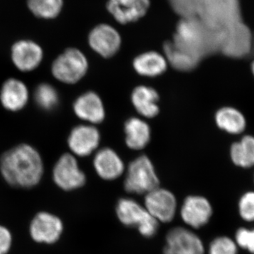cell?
<instances>
[{
	"label": "cell",
	"instance_id": "18",
	"mask_svg": "<svg viewBox=\"0 0 254 254\" xmlns=\"http://www.w3.org/2000/svg\"><path fill=\"white\" fill-rule=\"evenodd\" d=\"M73 109L78 118L93 125L101 123L105 118L103 101L95 92H86L78 96L73 103Z\"/></svg>",
	"mask_w": 254,
	"mask_h": 254
},
{
	"label": "cell",
	"instance_id": "27",
	"mask_svg": "<svg viewBox=\"0 0 254 254\" xmlns=\"http://www.w3.org/2000/svg\"><path fill=\"white\" fill-rule=\"evenodd\" d=\"M34 100L42 110L51 111L58 106L60 95L54 86L50 83H40L34 91Z\"/></svg>",
	"mask_w": 254,
	"mask_h": 254
},
{
	"label": "cell",
	"instance_id": "1",
	"mask_svg": "<svg viewBox=\"0 0 254 254\" xmlns=\"http://www.w3.org/2000/svg\"><path fill=\"white\" fill-rule=\"evenodd\" d=\"M0 171L11 186L28 189L41 182L44 166L36 148L27 143H21L1 155Z\"/></svg>",
	"mask_w": 254,
	"mask_h": 254
},
{
	"label": "cell",
	"instance_id": "7",
	"mask_svg": "<svg viewBox=\"0 0 254 254\" xmlns=\"http://www.w3.org/2000/svg\"><path fill=\"white\" fill-rule=\"evenodd\" d=\"M254 38L251 30L242 21L224 30L220 52L232 58H242L253 50Z\"/></svg>",
	"mask_w": 254,
	"mask_h": 254
},
{
	"label": "cell",
	"instance_id": "23",
	"mask_svg": "<svg viewBox=\"0 0 254 254\" xmlns=\"http://www.w3.org/2000/svg\"><path fill=\"white\" fill-rule=\"evenodd\" d=\"M215 123L219 128L232 134L242 133L246 127L244 115L239 110L230 107L221 108L217 112Z\"/></svg>",
	"mask_w": 254,
	"mask_h": 254
},
{
	"label": "cell",
	"instance_id": "13",
	"mask_svg": "<svg viewBox=\"0 0 254 254\" xmlns=\"http://www.w3.org/2000/svg\"><path fill=\"white\" fill-rule=\"evenodd\" d=\"M43 50L40 45L30 40L16 42L11 48V58L16 68L23 72L36 69L43 61Z\"/></svg>",
	"mask_w": 254,
	"mask_h": 254
},
{
	"label": "cell",
	"instance_id": "24",
	"mask_svg": "<svg viewBox=\"0 0 254 254\" xmlns=\"http://www.w3.org/2000/svg\"><path fill=\"white\" fill-rule=\"evenodd\" d=\"M230 155L233 163L242 168L254 165V137L246 136L232 145Z\"/></svg>",
	"mask_w": 254,
	"mask_h": 254
},
{
	"label": "cell",
	"instance_id": "22",
	"mask_svg": "<svg viewBox=\"0 0 254 254\" xmlns=\"http://www.w3.org/2000/svg\"><path fill=\"white\" fill-rule=\"evenodd\" d=\"M167 60L157 52L150 51L137 56L133 66L138 74L147 77H155L166 71Z\"/></svg>",
	"mask_w": 254,
	"mask_h": 254
},
{
	"label": "cell",
	"instance_id": "10",
	"mask_svg": "<svg viewBox=\"0 0 254 254\" xmlns=\"http://www.w3.org/2000/svg\"><path fill=\"white\" fill-rule=\"evenodd\" d=\"M204 246L199 237L184 227L168 232L164 254H204Z\"/></svg>",
	"mask_w": 254,
	"mask_h": 254
},
{
	"label": "cell",
	"instance_id": "11",
	"mask_svg": "<svg viewBox=\"0 0 254 254\" xmlns=\"http://www.w3.org/2000/svg\"><path fill=\"white\" fill-rule=\"evenodd\" d=\"M88 43L95 53L103 58H109L118 53L122 38L120 33L113 26L101 23L90 32Z\"/></svg>",
	"mask_w": 254,
	"mask_h": 254
},
{
	"label": "cell",
	"instance_id": "16",
	"mask_svg": "<svg viewBox=\"0 0 254 254\" xmlns=\"http://www.w3.org/2000/svg\"><path fill=\"white\" fill-rule=\"evenodd\" d=\"M100 141L98 128L91 125H78L70 132L67 143L73 154L86 157L96 150Z\"/></svg>",
	"mask_w": 254,
	"mask_h": 254
},
{
	"label": "cell",
	"instance_id": "32",
	"mask_svg": "<svg viewBox=\"0 0 254 254\" xmlns=\"http://www.w3.org/2000/svg\"><path fill=\"white\" fill-rule=\"evenodd\" d=\"M12 237L6 227L0 225V254H6L11 248Z\"/></svg>",
	"mask_w": 254,
	"mask_h": 254
},
{
	"label": "cell",
	"instance_id": "2",
	"mask_svg": "<svg viewBox=\"0 0 254 254\" xmlns=\"http://www.w3.org/2000/svg\"><path fill=\"white\" fill-rule=\"evenodd\" d=\"M224 30L213 29L198 16L182 18L177 24L173 41L179 49L200 61L220 51Z\"/></svg>",
	"mask_w": 254,
	"mask_h": 254
},
{
	"label": "cell",
	"instance_id": "17",
	"mask_svg": "<svg viewBox=\"0 0 254 254\" xmlns=\"http://www.w3.org/2000/svg\"><path fill=\"white\" fill-rule=\"evenodd\" d=\"M29 99L28 87L18 78L6 80L0 89V103L5 110L18 112L23 110Z\"/></svg>",
	"mask_w": 254,
	"mask_h": 254
},
{
	"label": "cell",
	"instance_id": "20",
	"mask_svg": "<svg viewBox=\"0 0 254 254\" xmlns=\"http://www.w3.org/2000/svg\"><path fill=\"white\" fill-rule=\"evenodd\" d=\"M131 102L135 109L142 116L154 118L159 113V95L154 88L138 86L131 93Z\"/></svg>",
	"mask_w": 254,
	"mask_h": 254
},
{
	"label": "cell",
	"instance_id": "5",
	"mask_svg": "<svg viewBox=\"0 0 254 254\" xmlns=\"http://www.w3.org/2000/svg\"><path fill=\"white\" fill-rule=\"evenodd\" d=\"M160 185L154 166L149 158L141 155L128 165L125 189L128 193L147 194Z\"/></svg>",
	"mask_w": 254,
	"mask_h": 254
},
{
	"label": "cell",
	"instance_id": "6",
	"mask_svg": "<svg viewBox=\"0 0 254 254\" xmlns=\"http://www.w3.org/2000/svg\"><path fill=\"white\" fill-rule=\"evenodd\" d=\"M88 68L86 57L76 48H68L53 62L51 71L58 81L74 84L83 78Z\"/></svg>",
	"mask_w": 254,
	"mask_h": 254
},
{
	"label": "cell",
	"instance_id": "14",
	"mask_svg": "<svg viewBox=\"0 0 254 254\" xmlns=\"http://www.w3.org/2000/svg\"><path fill=\"white\" fill-rule=\"evenodd\" d=\"M150 0H108L107 9L121 24L136 22L148 12Z\"/></svg>",
	"mask_w": 254,
	"mask_h": 254
},
{
	"label": "cell",
	"instance_id": "19",
	"mask_svg": "<svg viewBox=\"0 0 254 254\" xmlns=\"http://www.w3.org/2000/svg\"><path fill=\"white\" fill-rule=\"evenodd\" d=\"M93 166L98 176L107 181L119 178L125 171V165L118 153L109 148L97 152L93 159Z\"/></svg>",
	"mask_w": 254,
	"mask_h": 254
},
{
	"label": "cell",
	"instance_id": "29",
	"mask_svg": "<svg viewBox=\"0 0 254 254\" xmlns=\"http://www.w3.org/2000/svg\"><path fill=\"white\" fill-rule=\"evenodd\" d=\"M237 245L227 237L215 239L209 247V254H237Z\"/></svg>",
	"mask_w": 254,
	"mask_h": 254
},
{
	"label": "cell",
	"instance_id": "15",
	"mask_svg": "<svg viewBox=\"0 0 254 254\" xmlns=\"http://www.w3.org/2000/svg\"><path fill=\"white\" fill-rule=\"evenodd\" d=\"M213 209L210 202L200 195H190L184 200L180 215L184 222L192 228L199 229L210 220Z\"/></svg>",
	"mask_w": 254,
	"mask_h": 254
},
{
	"label": "cell",
	"instance_id": "21",
	"mask_svg": "<svg viewBox=\"0 0 254 254\" xmlns=\"http://www.w3.org/2000/svg\"><path fill=\"white\" fill-rule=\"evenodd\" d=\"M125 141L128 148L141 150L150 142L149 125L139 118H131L127 120L125 125Z\"/></svg>",
	"mask_w": 254,
	"mask_h": 254
},
{
	"label": "cell",
	"instance_id": "30",
	"mask_svg": "<svg viewBox=\"0 0 254 254\" xmlns=\"http://www.w3.org/2000/svg\"><path fill=\"white\" fill-rule=\"evenodd\" d=\"M239 210L246 221H254V192H247L241 198Z\"/></svg>",
	"mask_w": 254,
	"mask_h": 254
},
{
	"label": "cell",
	"instance_id": "25",
	"mask_svg": "<svg viewBox=\"0 0 254 254\" xmlns=\"http://www.w3.org/2000/svg\"><path fill=\"white\" fill-rule=\"evenodd\" d=\"M164 50L167 60L174 68L182 71H190L196 67L200 63L198 60L179 49L173 42L169 41L164 45Z\"/></svg>",
	"mask_w": 254,
	"mask_h": 254
},
{
	"label": "cell",
	"instance_id": "28",
	"mask_svg": "<svg viewBox=\"0 0 254 254\" xmlns=\"http://www.w3.org/2000/svg\"><path fill=\"white\" fill-rule=\"evenodd\" d=\"M174 11L180 17L197 16L199 0H168Z\"/></svg>",
	"mask_w": 254,
	"mask_h": 254
},
{
	"label": "cell",
	"instance_id": "8",
	"mask_svg": "<svg viewBox=\"0 0 254 254\" xmlns=\"http://www.w3.org/2000/svg\"><path fill=\"white\" fill-rule=\"evenodd\" d=\"M53 180L62 190H72L83 187L86 177L76 158L70 153H64L53 168Z\"/></svg>",
	"mask_w": 254,
	"mask_h": 254
},
{
	"label": "cell",
	"instance_id": "31",
	"mask_svg": "<svg viewBox=\"0 0 254 254\" xmlns=\"http://www.w3.org/2000/svg\"><path fill=\"white\" fill-rule=\"evenodd\" d=\"M237 245L254 254V230L241 228L236 233Z\"/></svg>",
	"mask_w": 254,
	"mask_h": 254
},
{
	"label": "cell",
	"instance_id": "12",
	"mask_svg": "<svg viewBox=\"0 0 254 254\" xmlns=\"http://www.w3.org/2000/svg\"><path fill=\"white\" fill-rule=\"evenodd\" d=\"M63 232V223L56 215L46 212L37 214L32 220L30 234L38 243L54 244Z\"/></svg>",
	"mask_w": 254,
	"mask_h": 254
},
{
	"label": "cell",
	"instance_id": "3",
	"mask_svg": "<svg viewBox=\"0 0 254 254\" xmlns=\"http://www.w3.org/2000/svg\"><path fill=\"white\" fill-rule=\"evenodd\" d=\"M197 16L209 27L223 31L242 21L240 0H199Z\"/></svg>",
	"mask_w": 254,
	"mask_h": 254
},
{
	"label": "cell",
	"instance_id": "33",
	"mask_svg": "<svg viewBox=\"0 0 254 254\" xmlns=\"http://www.w3.org/2000/svg\"><path fill=\"white\" fill-rule=\"evenodd\" d=\"M252 72H253L254 76V61L253 64H252Z\"/></svg>",
	"mask_w": 254,
	"mask_h": 254
},
{
	"label": "cell",
	"instance_id": "9",
	"mask_svg": "<svg viewBox=\"0 0 254 254\" xmlns=\"http://www.w3.org/2000/svg\"><path fill=\"white\" fill-rule=\"evenodd\" d=\"M144 207L157 221L168 223L176 214L177 198L170 190L158 187L145 194Z\"/></svg>",
	"mask_w": 254,
	"mask_h": 254
},
{
	"label": "cell",
	"instance_id": "26",
	"mask_svg": "<svg viewBox=\"0 0 254 254\" xmlns=\"http://www.w3.org/2000/svg\"><path fill=\"white\" fill-rule=\"evenodd\" d=\"M28 6L37 17L53 19L61 13L63 0H28Z\"/></svg>",
	"mask_w": 254,
	"mask_h": 254
},
{
	"label": "cell",
	"instance_id": "4",
	"mask_svg": "<svg viewBox=\"0 0 254 254\" xmlns=\"http://www.w3.org/2000/svg\"><path fill=\"white\" fill-rule=\"evenodd\" d=\"M116 213L124 225L136 227L142 236L150 238L158 232L159 222L150 215L144 206L135 200L127 198L119 200Z\"/></svg>",
	"mask_w": 254,
	"mask_h": 254
}]
</instances>
